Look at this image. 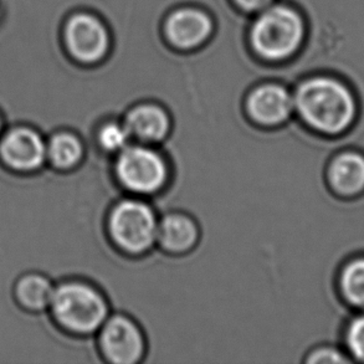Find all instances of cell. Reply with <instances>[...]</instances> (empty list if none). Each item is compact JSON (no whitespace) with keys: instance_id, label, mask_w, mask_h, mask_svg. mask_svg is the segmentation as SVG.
<instances>
[{"instance_id":"1","label":"cell","mask_w":364,"mask_h":364,"mask_svg":"<svg viewBox=\"0 0 364 364\" xmlns=\"http://www.w3.org/2000/svg\"><path fill=\"white\" fill-rule=\"evenodd\" d=\"M294 109L305 124L328 136L343 132L355 114L350 89L328 76H316L302 82L294 96Z\"/></svg>"},{"instance_id":"2","label":"cell","mask_w":364,"mask_h":364,"mask_svg":"<svg viewBox=\"0 0 364 364\" xmlns=\"http://www.w3.org/2000/svg\"><path fill=\"white\" fill-rule=\"evenodd\" d=\"M50 317L66 335L97 333L109 315L104 294L82 280H63L55 285L49 306Z\"/></svg>"},{"instance_id":"3","label":"cell","mask_w":364,"mask_h":364,"mask_svg":"<svg viewBox=\"0 0 364 364\" xmlns=\"http://www.w3.org/2000/svg\"><path fill=\"white\" fill-rule=\"evenodd\" d=\"M157 214L139 197L116 203L107 218V230L116 247L128 255H142L157 240Z\"/></svg>"},{"instance_id":"4","label":"cell","mask_w":364,"mask_h":364,"mask_svg":"<svg viewBox=\"0 0 364 364\" xmlns=\"http://www.w3.org/2000/svg\"><path fill=\"white\" fill-rule=\"evenodd\" d=\"M117 182L134 197H147L162 191L169 179V166L162 153L151 144L129 143L116 154Z\"/></svg>"},{"instance_id":"5","label":"cell","mask_w":364,"mask_h":364,"mask_svg":"<svg viewBox=\"0 0 364 364\" xmlns=\"http://www.w3.org/2000/svg\"><path fill=\"white\" fill-rule=\"evenodd\" d=\"M304 21L295 10L274 6L256 19L251 41L259 54L269 60L285 59L299 49L304 40Z\"/></svg>"},{"instance_id":"6","label":"cell","mask_w":364,"mask_h":364,"mask_svg":"<svg viewBox=\"0 0 364 364\" xmlns=\"http://www.w3.org/2000/svg\"><path fill=\"white\" fill-rule=\"evenodd\" d=\"M0 164L9 172L29 176L46 166V137L29 123H15L0 136Z\"/></svg>"},{"instance_id":"7","label":"cell","mask_w":364,"mask_h":364,"mask_svg":"<svg viewBox=\"0 0 364 364\" xmlns=\"http://www.w3.org/2000/svg\"><path fill=\"white\" fill-rule=\"evenodd\" d=\"M97 333L100 352L109 363L136 364L146 355L142 328L129 316H109Z\"/></svg>"},{"instance_id":"8","label":"cell","mask_w":364,"mask_h":364,"mask_svg":"<svg viewBox=\"0 0 364 364\" xmlns=\"http://www.w3.org/2000/svg\"><path fill=\"white\" fill-rule=\"evenodd\" d=\"M294 96L281 85L256 87L246 100V112L252 122L262 127H279L294 112Z\"/></svg>"},{"instance_id":"9","label":"cell","mask_w":364,"mask_h":364,"mask_svg":"<svg viewBox=\"0 0 364 364\" xmlns=\"http://www.w3.org/2000/svg\"><path fill=\"white\" fill-rule=\"evenodd\" d=\"M66 41L76 59L82 63H96L109 46V36L104 25L91 15H77L66 28Z\"/></svg>"},{"instance_id":"10","label":"cell","mask_w":364,"mask_h":364,"mask_svg":"<svg viewBox=\"0 0 364 364\" xmlns=\"http://www.w3.org/2000/svg\"><path fill=\"white\" fill-rule=\"evenodd\" d=\"M126 124L132 139L144 144L163 142L172 131V121L166 109L153 104L134 106L124 116Z\"/></svg>"},{"instance_id":"11","label":"cell","mask_w":364,"mask_h":364,"mask_svg":"<svg viewBox=\"0 0 364 364\" xmlns=\"http://www.w3.org/2000/svg\"><path fill=\"white\" fill-rule=\"evenodd\" d=\"M199 227L191 215L173 212L158 220L156 244L171 255H183L199 242Z\"/></svg>"},{"instance_id":"12","label":"cell","mask_w":364,"mask_h":364,"mask_svg":"<svg viewBox=\"0 0 364 364\" xmlns=\"http://www.w3.org/2000/svg\"><path fill=\"white\" fill-rule=\"evenodd\" d=\"M55 284L40 271H26L15 280L13 297L16 305L31 315H45L49 311Z\"/></svg>"},{"instance_id":"13","label":"cell","mask_w":364,"mask_h":364,"mask_svg":"<svg viewBox=\"0 0 364 364\" xmlns=\"http://www.w3.org/2000/svg\"><path fill=\"white\" fill-rule=\"evenodd\" d=\"M213 25L207 15L194 9H183L169 16L166 26L168 39L183 49L202 44L212 33Z\"/></svg>"},{"instance_id":"14","label":"cell","mask_w":364,"mask_h":364,"mask_svg":"<svg viewBox=\"0 0 364 364\" xmlns=\"http://www.w3.org/2000/svg\"><path fill=\"white\" fill-rule=\"evenodd\" d=\"M84 157V142L73 131L59 128L46 137V163L54 172H73L82 163Z\"/></svg>"},{"instance_id":"15","label":"cell","mask_w":364,"mask_h":364,"mask_svg":"<svg viewBox=\"0 0 364 364\" xmlns=\"http://www.w3.org/2000/svg\"><path fill=\"white\" fill-rule=\"evenodd\" d=\"M328 181L341 196H355L364 189V157L357 153H343L332 161Z\"/></svg>"},{"instance_id":"16","label":"cell","mask_w":364,"mask_h":364,"mask_svg":"<svg viewBox=\"0 0 364 364\" xmlns=\"http://www.w3.org/2000/svg\"><path fill=\"white\" fill-rule=\"evenodd\" d=\"M341 290L350 304L364 309V259L346 266L341 275Z\"/></svg>"},{"instance_id":"17","label":"cell","mask_w":364,"mask_h":364,"mask_svg":"<svg viewBox=\"0 0 364 364\" xmlns=\"http://www.w3.org/2000/svg\"><path fill=\"white\" fill-rule=\"evenodd\" d=\"M132 141L126 124L117 121H109L97 128L96 142L104 152L117 154Z\"/></svg>"},{"instance_id":"18","label":"cell","mask_w":364,"mask_h":364,"mask_svg":"<svg viewBox=\"0 0 364 364\" xmlns=\"http://www.w3.org/2000/svg\"><path fill=\"white\" fill-rule=\"evenodd\" d=\"M346 341L350 353L355 355L357 360L364 362V316L357 317L350 323L347 330Z\"/></svg>"},{"instance_id":"19","label":"cell","mask_w":364,"mask_h":364,"mask_svg":"<svg viewBox=\"0 0 364 364\" xmlns=\"http://www.w3.org/2000/svg\"><path fill=\"white\" fill-rule=\"evenodd\" d=\"M307 363H347L345 355L332 347H320L312 350L306 358Z\"/></svg>"},{"instance_id":"20","label":"cell","mask_w":364,"mask_h":364,"mask_svg":"<svg viewBox=\"0 0 364 364\" xmlns=\"http://www.w3.org/2000/svg\"><path fill=\"white\" fill-rule=\"evenodd\" d=\"M235 1L247 11L264 9L271 3V0H235Z\"/></svg>"},{"instance_id":"21","label":"cell","mask_w":364,"mask_h":364,"mask_svg":"<svg viewBox=\"0 0 364 364\" xmlns=\"http://www.w3.org/2000/svg\"><path fill=\"white\" fill-rule=\"evenodd\" d=\"M6 128V124H5L4 119H3V116L0 114V136L3 134V132H4V129Z\"/></svg>"}]
</instances>
